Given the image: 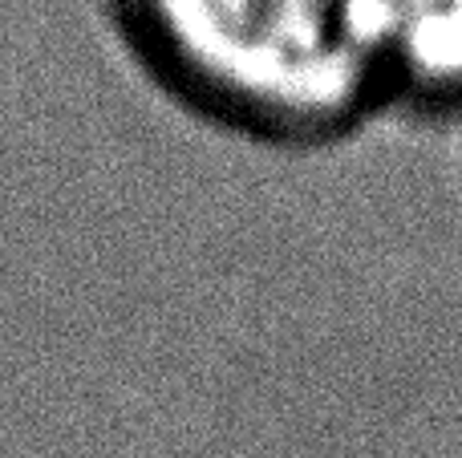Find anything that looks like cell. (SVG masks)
Here are the masks:
<instances>
[{
  "label": "cell",
  "mask_w": 462,
  "mask_h": 458,
  "mask_svg": "<svg viewBox=\"0 0 462 458\" xmlns=\"http://www.w3.org/2000/svg\"><path fill=\"white\" fill-rule=\"evenodd\" d=\"M385 105L462 114V0H385Z\"/></svg>",
  "instance_id": "obj_2"
},
{
  "label": "cell",
  "mask_w": 462,
  "mask_h": 458,
  "mask_svg": "<svg viewBox=\"0 0 462 458\" xmlns=\"http://www.w3.org/2000/svg\"><path fill=\"white\" fill-rule=\"evenodd\" d=\"M122 53L175 110L272 151H320L390 114L385 0H110Z\"/></svg>",
  "instance_id": "obj_1"
}]
</instances>
